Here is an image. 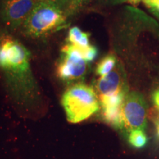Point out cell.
<instances>
[{
	"label": "cell",
	"instance_id": "5",
	"mask_svg": "<svg viewBox=\"0 0 159 159\" xmlns=\"http://www.w3.org/2000/svg\"><path fill=\"white\" fill-rule=\"evenodd\" d=\"M148 107L143 95L138 91L127 94L122 105L123 130H144L147 127Z\"/></svg>",
	"mask_w": 159,
	"mask_h": 159
},
{
	"label": "cell",
	"instance_id": "4",
	"mask_svg": "<svg viewBox=\"0 0 159 159\" xmlns=\"http://www.w3.org/2000/svg\"><path fill=\"white\" fill-rule=\"evenodd\" d=\"M85 48L69 43L63 46L56 68L60 80L67 83H77L84 78L89 68V62L83 57Z\"/></svg>",
	"mask_w": 159,
	"mask_h": 159
},
{
	"label": "cell",
	"instance_id": "14",
	"mask_svg": "<svg viewBox=\"0 0 159 159\" xmlns=\"http://www.w3.org/2000/svg\"><path fill=\"white\" fill-rule=\"evenodd\" d=\"M57 5L65 12L71 0H54Z\"/></svg>",
	"mask_w": 159,
	"mask_h": 159
},
{
	"label": "cell",
	"instance_id": "11",
	"mask_svg": "<svg viewBox=\"0 0 159 159\" xmlns=\"http://www.w3.org/2000/svg\"><path fill=\"white\" fill-rule=\"evenodd\" d=\"M91 1V0H71L68 7L64 12L66 17L73 16L77 14Z\"/></svg>",
	"mask_w": 159,
	"mask_h": 159
},
{
	"label": "cell",
	"instance_id": "13",
	"mask_svg": "<svg viewBox=\"0 0 159 159\" xmlns=\"http://www.w3.org/2000/svg\"><path fill=\"white\" fill-rule=\"evenodd\" d=\"M97 56V49L94 46L91 45L85 49L84 54V59L87 62L90 63L96 58Z\"/></svg>",
	"mask_w": 159,
	"mask_h": 159
},
{
	"label": "cell",
	"instance_id": "9",
	"mask_svg": "<svg viewBox=\"0 0 159 159\" xmlns=\"http://www.w3.org/2000/svg\"><path fill=\"white\" fill-rule=\"evenodd\" d=\"M117 64V58L114 55L109 54L103 57L96 68V74L100 77L108 74Z\"/></svg>",
	"mask_w": 159,
	"mask_h": 159
},
{
	"label": "cell",
	"instance_id": "6",
	"mask_svg": "<svg viewBox=\"0 0 159 159\" xmlns=\"http://www.w3.org/2000/svg\"><path fill=\"white\" fill-rule=\"evenodd\" d=\"M40 0H0V15L10 28L21 26Z\"/></svg>",
	"mask_w": 159,
	"mask_h": 159
},
{
	"label": "cell",
	"instance_id": "16",
	"mask_svg": "<svg viewBox=\"0 0 159 159\" xmlns=\"http://www.w3.org/2000/svg\"><path fill=\"white\" fill-rule=\"evenodd\" d=\"M104 5H116L122 3V0H101Z\"/></svg>",
	"mask_w": 159,
	"mask_h": 159
},
{
	"label": "cell",
	"instance_id": "12",
	"mask_svg": "<svg viewBox=\"0 0 159 159\" xmlns=\"http://www.w3.org/2000/svg\"><path fill=\"white\" fill-rule=\"evenodd\" d=\"M143 3L159 19V0H143Z\"/></svg>",
	"mask_w": 159,
	"mask_h": 159
},
{
	"label": "cell",
	"instance_id": "3",
	"mask_svg": "<svg viewBox=\"0 0 159 159\" xmlns=\"http://www.w3.org/2000/svg\"><path fill=\"white\" fill-rule=\"evenodd\" d=\"M61 102L67 120L75 124L89 119L99 109L96 91L92 87L82 83H75L69 87Z\"/></svg>",
	"mask_w": 159,
	"mask_h": 159
},
{
	"label": "cell",
	"instance_id": "15",
	"mask_svg": "<svg viewBox=\"0 0 159 159\" xmlns=\"http://www.w3.org/2000/svg\"><path fill=\"white\" fill-rule=\"evenodd\" d=\"M152 102L155 106L159 110V88L156 90L152 94Z\"/></svg>",
	"mask_w": 159,
	"mask_h": 159
},
{
	"label": "cell",
	"instance_id": "8",
	"mask_svg": "<svg viewBox=\"0 0 159 159\" xmlns=\"http://www.w3.org/2000/svg\"><path fill=\"white\" fill-rule=\"evenodd\" d=\"M90 34L83 32L78 27H73L69 31L68 41L69 43L75 44L81 47H88L91 46L89 42Z\"/></svg>",
	"mask_w": 159,
	"mask_h": 159
},
{
	"label": "cell",
	"instance_id": "10",
	"mask_svg": "<svg viewBox=\"0 0 159 159\" xmlns=\"http://www.w3.org/2000/svg\"><path fill=\"white\" fill-rule=\"evenodd\" d=\"M128 142L136 148H142L148 143V138L144 130H134L128 132Z\"/></svg>",
	"mask_w": 159,
	"mask_h": 159
},
{
	"label": "cell",
	"instance_id": "2",
	"mask_svg": "<svg viewBox=\"0 0 159 159\" xmlns=\"http://www.w3.org/2000/svg\"><path fill=\"white\" fill-rule=\"evenodd\" d=\"M66 19L54 0H40L21 27L24 34L37 39L63 28Z\"/></svg>",
	"mask_w": 159,
	"mask_h": 159
},
{
	"label": "cell",
	"instance_id": "18",
	"mask_svg": "<svg viewBox=\"0 0 159 159\" xmlns=\"http://www.w3.org/2000/svg\"><path fill=\"white\" fill-rule=\"evenodd\" d=\"M156 129H157V134L159 136V119L156 121Z\"/></svg>",
	"mask_w": 159,
	"mask_h": 159
},
{
	"label": "cell",
	"instance_id": "1",
	"mask_svg": "<svg viewBox=\"0 0 159 159\" xmlns=\"http://www.w3.org/2000/svg\"><path fill=\"white\" fill-rule=\"evenodd\" d=\"M0 69L13 95L21 103L34 102L39 89L30 67V54L22 43L7 35L0 36Z\"/></svg>",
	"mask_w": 159,
	"mask_h": 159
},
{
	"label": "cell",
	"instance_id": "7",
	"mask_svg": "<svg viewBox=\"0 0 159 159\" xmlns=\"http://www.w3.org/2000/svg\"><path fill=\"white\" fill-rule=\"evenodd\" d=\"M95 88L99 97L111 96L128 91L126 74L122 63H117L111 72L99 77L95 83Z\"/></svg>",
	"mask_w": 159,
	"mask_h": 159
},
{
	"label": "cell",
	"instance_id": "17",
	"mask_svg": "<svg viewBox=\"0 0 159 159\" xmlns=\"http://www.w3.org/2000/svg\"><path fill=\"white\" fill-rule=\"evenodd\" d=\"M142 1L143 2V0H122V3L123 2H128L134 6H136V5H138Z\"/></svg>",
	"mask_w": 159,
	"mask_h": 159
}]
</instances>
